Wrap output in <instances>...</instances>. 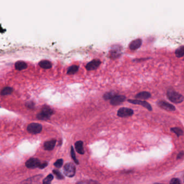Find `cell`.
I'll return each instance as SVG.
<instances>
[{
    "mask_svg": "<svg viewBox=\"0 0 184 184\" xmlns=\"http://www.w3.org/2000/svg\"><path fill=\"white\" fill-rule=\"evenodd\" d=\"M157 105L162 109L165 110L167 111H174L176 110V107L174 105L165 101H159L157 103Z\"/></svg>",
    "mask_w": 184,
    "mask_h": 184,
    "instance_id": "7",
    "label": "cell"
},
{
    "mask_svg": "<svg viewBox=\"0 0 184 184\" xmlns=\"http://www.w3.org/2000/svg\"><path fill=\"white\" fill-rule=\"evenodd\" d=\"M126 99V97L123 95H117L114 98H112L110 101L111 105L114 106H116L119 105L125 102Z\"/></svg>",
    "mask_w": 184,
    "mask_h": 184,
    "instance_id": "10",
    "label": "cell"
},
{
    "mask_svg": "<svg viewBox=\"0 0 184 184\" xmlns=\"http://www.w3.org/2000/svg\"><path fill=\"white\" fill-rule=\"evenodd\" d=\"M117 96V94L114 91L107 92L105 93L103 96V98L105 100H111L112 98H114L115 96Z\"/></svg>",
    "mask_w": 184,
    "mask_h": 184,
    "instance_id": "19",
    "label": "cell"
},
{
    "mask_svg": "<svg viewBox=\"0 0 184 184\" xmlns=\"http://www.w3.org/2000/svg\"><path fill=\"white\" fill-rule=\"evenodd\" d=\"M15 69L17 70L21 71V70H23L26 69L28 66H27V64L23 61H18L15 64Z\"/></svg>",
    "mask_w": 184,
    "mask_h": 184,
    "instance_id": "16",
    "label": "cell"
},
{
    "mask_svg": "<svg viewBox=\"0 0 184 184\" xmlns=\"http://www.w3.org/2000/svg\"><path fill=\"white\" fill-rule=\"evenodd\" d=\"M53 179H54V176L51 174H50L43 180V184H51Z\"/></svg>",
    "mask_w": 184,
    "mask_h": 184,
    "instance_id": "23",
    "label": "cell"
},
{
    "mask_svg": "<svg viewBox=\"0 0 184 184\" xmlns=\"http://www.w3.org/2000/svg\"><path fill=\"white\" fill-rule=\"evenodd\" d=\"M40 66L42 68L44 69H51L52 66V63L50 61L47 60H43L40 61L39 63Z\"/></svg>",
    "mask_w": 184,
    "mask_h": 184,
    "instance_id": "17",
    "label": "cell"
},
{
    "mask_svg": "<svg viewBox=\"0 0 184 184\" xmlns=\"http://www.w3.org/2000/svg\"><path fill=\"white\" fill-rule=\"evenodd\" d=\"M13 91V89L9 87V86H7L4 88L2 91H1V95L2 96H7V95H10L12 92Z\"/></svg>",
    "mask_w": 184,
    "mask_h": 184,
    "instance_id": "21",
    "label": "cell"
},
{
    "mask_svg": "<svg viewBox=\"0 0 184 184\" xmlns=\"http://www.w3.org/2000/svg\"><path fill=\"white\" fill-rule=\"evenodd\" d=\"M175 55L177 57H183L184 56V46L179 47L175 52Z\"/></svg>",
    "mask_w": 184,
    "mask_h": 184,
    "instance_id": "20",
    "label": "cell"
},
{
    "mask_svg": "<svg viewBox=\"0 0 184 184\" xmlns=\"http://www.w3.org/2000/svg\"><path fill=\"white\" fill-rule=\"evenodd\" d=\"M53 110L48 106H44L43 107L42 111L37 115V118L40 120L46 121L50 119L51 116L54 114Z\"/></svg>",
    "mask_w": 184,
    "mask_h": 184,
    "instance_id": "2",
    "label": "cell"
},
{
    "mask_svg": "<svg viewBox=\"0 0 184 184\" xmlns=\"http://www.w3.org/2000/svg\"><path fill=\"white\" fill-rule=\"evenodd\" d=\"M133 114V111L127 107H121L118 110L117 115L119 117L125 118L130 117Z\"/></svg>",
    "mask_w": 184,
    "mask_h": 184,
    "instance_id": "5",
    "label": "cell"
},
{
    "mask_svg": "<svg viewBox=\"0 0 184 184\" xmlns=\"http://www.w3.org/2000/svg\"><path fill=\"white\" fill-rule=\"evenodd\" d=\"M57 141L56 139H52L51 141H46L44 144V148L45 150L51 151L53 150L56 145Z\"/></svg>",
    "mask_w": 184,
    "mask_h": 184,
    "instance_id": "13",
    "label": "cell"
},
{
    "mask_svg": "<svg viewBox=\"0 0 184 184\" xmlns=\"http://www.w3.org/2000/svg\"><path fill=\"white\" fill-rule=\"evenodd\" d=\"M41 162L38 159L36 158H31L26 161V166L28 169H34L36 168H39Z\"/></svg>",
    "mask_w": 184,
    "mask_h": 184,
    "instance_id": "6",
    "label": "cell"
},
{
    "mask_svg": "<svg viewBox=\"0 0 184 184\" xmlns=\"http://www.w3.org/2000/svg\"><path fill=\"white\" fill-rule=\"evenodd\" d=\"M78 70H79V66H76V65H73L68 68L67 74L68 75H74L76 72H78Z\"/></svg>",
    "mask_w": 184,
    "mask_h": 184,
    "instance_id": "18",
    "label": "cell"
},
{
    "mask_svg": "<svg viewBox=\"0 0 184 184\" xmlns=\"http://www.w3.org/2000/svg\"><path fill=\"white\" fill-rule=\"evenodd\" d=\"M171 131L172 132L176 134V135H177V137H179V136H181V135H183V131L180 129L179 127H172L171 129Z\"/></svg>",
    "mask_w": 184,
    "mask_h": 184,
    "instance_id": "22",
    "label": "cell"
},
{
    "mask_svg": "<svg viewBox=\"0 0 184 184\" xmlns=\"http://www.w3.org/2000/svg\"><path fill=\"white\" fill-rule=\"evenodd\" d=\"M71 155L74 161L75 162V163L77 164V165H79V162L78 160L76 158V154H75V151H74V150L73 147L72 146H71Z\"/></svg>",
    "mask_w": 184,
    "mask_h": 184,
    "instance_id": "25",
    "label": "cell"
},
{
    "mask_svg": "<svg viewBox=\"0 0 184 184\" xmlns=\"http://www.w3.org/2000/svg\"><path fill=\"white\" fill-rule=\"evenodd\" d=\"M101 63V62L99 60H93L89 62L86 66V68L88 71H92L96 69Z\"/></svg>",
    "mask_w": 184,
    "mask_h": 184,
    "instance_id": "11",
    "label": "cell"
},
{
    "mask_svg": "<svg viewBox=\"0 0 184 184\" xmlns=\"http://www.w3.org/2000/svg\"><path fill=\"white\" fill-rule=\"evenodd\" d=\"M184 155V152L183 151H181L179 153L178 155H177V160H178V159H180L182 158L183 157V156Z\"/></svg>",
    "mask_w": 184,
    "mask_h": 184,
    "instance_id": "30",
    "label": "cell"
},
{
    "mask_svg": "<svg viewBox=\"0 0 184 184\" xmlns=\"http://www.w3.org/2000/svg\"><path fill=\"white\" fill-rule=\"evenodd\" d=\"M159 184V183H155V184Z\"/></svg>",
    "mask_w": 184,
    "mask_h": 184,
    "instance_id": "32",
    "label": "cell"
},
{
    "mask_svg": "<svg viewBox=\"0 0 184 184\" xmlns=\"http://www.w3.org/2000/svg\"><path fill=\"white\" fill-rule=\"evenodd\" d=\"M27 130L31 134L40 133L42 130V125L39 123H32L29 124L27 127Z\"/></svg>",
    "mask_w": 184,
    "mask_h": 184,
    "instance_id": "4",
    "label": "cell"
},
{
    "mask_svg": "<svg viewBox=\"0 0 184 184\" xmlns=\"http://www.w3.org/2000/svg\"><path fill=\"white\" fill-rule=\"evenodd\" d=\"M142 40L141 38H137L131 42L129 47L132 50H135L140 48L142 45Z\"/></svg>",
    "mask_w": 184,
    "mask_h": 184,
    "instance_id": "12",
    "label": "cell"
},
{
    "mask_svg": "<svg viewBox=\"0 0 184 184\" xmlns=\"http://www.w3.org/2000/svg\"><path fill=\"white\" fill-rule=\"evenodd\" d=\"M48 165V163L46 162V161H44L43 163H41V164H40L39 169H43L45 167H46Z\"/></svg>",
    "mask_w": 184,
    "mask_h": 184,
    "instance_id": "29",
    "label": "cell"
},
{
    "mask_svg": "<svg viewBox=\"0 0 184 184\" xmlns=\"http://www.w3.org/2000/svg\"><path fill=\"white\" fill-rule=\"evenodd\" d=\"M76 184H100L97 181L92 180H83V181H79Z\"/></svg>",
    "mask_w": 184,
    "mask_h": 184,
    "instance_id": "26",
    "label": "cell"
},
{
    "mask_svg": "<svg viewBox=\"0 0 184 184\" xmlns=\"http://www.w3.org/2000/svg\"><path fill=\"white\" fill-rule=\"evenodd\" d=\"M170 184H181V182L178 178H173L171 180Z\"/></svg>",
    "mask_w": 184,
    "mask_h": 184,
    "instance_id": "28",
    "label": "cell"
},
{
    "mask_svg": "<svg viewBox=\"0 0 184 184\" xmlns=\"http://www.w3.org/2000/svg\"><path fill=\"white\" fill-rule=\"evenodd\" d=\"M34 103H33L32 102H30V103L27 104V107H28L29 108H30V109H33L34 107Z\"/></svg>",
    "mask_w": 184,
    "mask_h": 184,
    "instance_id": "31",
    "label": "cell"
},
{
    "mask_svg": "<svg viewBox=\"0 0 184 184\" xmlns=\"http://www.w3.org/2000/svg\"><path fill=\"white\" fill-rule=\"evenodd\" d=\"M151 96V93L149 92H147V91H143V92H141L137 93L135 96V98L137 99H143V100H145V99H147L149 98H150Z\"/></svg>",
    "mask_w": 184,
    "mask_h": 184,
    "instance_id": "14",
    "label": "cell"
},
{
    "mask_svg": "<svg viewBox=\"0 0 184 184\" xmlns=\"http://www.w3.org/2000/svg\"><path fill=\"white\" fill-rule=\"evenodd\" d=\"M76 167L73 163H68L65 164L63 168V172L66 176L71 178L73 177L76 174Z\"/></svg>",
    "mask_w": 184,
    "mask_h": 184,
    "instance_id": "3",
    "label": "cell"
},
{
    "mask_svg": "<svg viewBox=\"0 0 184 184\" xmlns=\"http://www.w3.org/2000/svg\"><path fill=\"white\" fill-rule=\"evenodd\" d=\"M75 147L77 152L79 153L80 155H84L85 151L83 147V142L82 141H78L75 143Z\"/></svg>",
    "mask_w": 184,
    "mask_h": 184,
    "instance_id": "15",
    "label": "cell"
},
{
    "mask_svg": "<svg viewBox=\"0 0 184 184\" xmlns=\"http://www.w3.org/2000/svg\"><path fill=\"white\" fill-rule=\"evenodd\" d=\"M62 164H63V160L62 159H59L54 163V166L57 168H60L62 166Z\"/></svg>",
    "mask_w": 184,
    "mask_h": 184,
    "instance_id": "27",
    "label": "cell"
},
{
    "mask_svg": "<svg viewBox=\"0 0 184 184\" xmlns=\"http://www.w3.org/2000/svg\"><path fill=\"white\" fill-rule=\"evenodd\" d=\"M122 47L119 46H114L113 48H111L110 51V57L113 60H115L119 57L121 55Z\"/></svg>",
    "mask_w": 184,
    "mask_h": 184,
    "instance_id": "8",
    "label": "cell"
},
{
    "mask_svg": "<svg viewBox=\"0 0 184 184\" xmlns=\"http://www.w3.org/2000/svg\"><path fill=\"white\" fill-rule=\"evenodd\" d=\"M52 172L54 173V174L56 177V178L57 179H58V180H62V179H64V176L62 175L61 172H59L58 170H54Z\"/></svg>",
    "mask_w": 184,
    "mask_h": 184,
    "instance_id": "24",
    "label": "cell"
},
{
    "mask_svg": "<svg viewBox=\"0 0 184 184\" xmlns=\"http://www.w3.org/2000/svg\"><path fill=\"white\" fill-rule=\"evenodd\" d=\"M128 101L130 103L139 105L142 107H144L145 108L147 109L149 111H152V110L151 105L146 101H141L139 99H128Z\"/></svg>",
    "mask_w": 184,
    "mask_h": 184,
    "instance_id": "9",
    "label": "cell"
},
{
    "mask_svg": "<svg viewBox=\"0 0 184 184\" xmlns=\"http://www.w3.org/2000/svg\"><path fill=\"white\" fill-rule=\"evenodd\" d=\"M167 97L171 102L174 103H180L184 101V96L173 90H167Z\"/></svg>",
    "mask_w": 184,
    "mask_h": 184,
    "instance_id": "1",
    "label": "cell"
}]
</instances>
